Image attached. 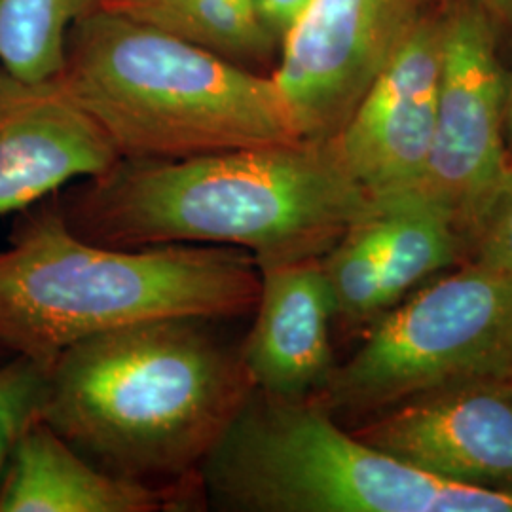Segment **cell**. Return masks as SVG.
<instances>
[{
	"label": "cell",
	"mask_w": 512,
	"mask_h": 512,
	"mask_svg": "<svg viewBox=\"0 0 512 512\" xmlns=\"http://www.w3.org/2000/svg\"><path fill=\"white\" fill-rule=\"evenodd\" d=\"M310 0H253L256 14L272 37H283Z\"/></svg>",
	"instance_id": "obj_20"
},
{
	"label": "cell",
	"mask_w": 512,
	"mask_h": 512,
	"mask_svg": "<svg viewBox=\"0 0 512 512\" xmlns=\"http://www.w3.org/2000/svg\"><path fill=\"white\" fill-rule=\"evenodd\" d=\"M122 158L63 76L29 82L0 69V217Z\"/></svg>",
	"instance_id": "obj_11"
},
{
	"label": "cell",
	"mask_w": 512,
	"mask_h": 512,
	"mask_svg": "<svg viewBox=\"0 0 512 512\" xmlns=\"http://www.w3.org/2000/svg\"><path fill=\"white\" fill-rule=\"evenodd\" d=\"M165 492L110 475L44 420L33 423L0 478V512H156Z\"/></svg>",
	"instance_id": "obj_13"
},
{
	"label": "cell",
	"mask_w": 512,
	"mask_h": 512,
	"mask_svg": "<svg viewBox=\"0 0 512 512\" xmlns=\"http://www.w3.org/2000/svg\"><path fill=\"white\" fill-rule=\"evenodd\" d=\"M505 141H507L509 158H512V71L507 74V122H505Z\"/></svg>",
	"instance_id": "obj_22"
},
{
	"label": "cell",
	"mask_w": 512,
	"mask_h": 512,
	"mask_svg": "<svg viewBox=\"0 0 512 512\" xmlns=\"http://www.w3.org/2000/svg\"><path fill=\"white\" fill-rule=\"evenodd\" d=\"M258 289L260 272L247 251L110 247L78 236L61 211H44L0 253V346L50 368L61 351L109 330L245 315Z\"/></svg>",
	"instance_id": "obj_3"
},
{
	"label": "cell",
	"mask_w": 512,
	"mask_h": 512,
	"mask_svg": "<svg viewBox=\"0 0 512 512\" xmlns=\"http://www.w3.org/2000/svg\"><path fill=\"white\" fill-rule=\"evenodd\" d=\"M444 10L425 12L330 139L372 202L418 188L433 147Z\"/></svg>",
	"instance_id": "obj_9"
},
{
	"label": "cell",
	"mask_w": 512,
	"mask_h": 512,
	"mask_svg": "<svg viewBox=\"0 0 512 512\" xmlns=\"http://www.w3.org/2000/svg\"><path fill=\"white\" fill-rule=\"evenodd\" d=\"M425 12V0H310L270 74L296 137L334 139Z\"/></svg>",
	"instance_id": "obj_8"
},
{
	"label": "cell",
	"mask_w": 512,
	"mask_h": 512,
	"mask_svg": "<svg viewBox=\"0 0 512 512\" xmlns=\"http://www.w3.org/2000/svg\"><path fill=\"white\" fill-rule=\"evenodd\" d=\"M222 512H512V492L463 486L359 439L315 399L253 389L198 469Z\"/></svg>",
	"instance_id": "obj_5"
},
{
	"label": "cell",
	"mask_w": 512,
	"mask_h": 512,
	"mask_svg": "<svg viewBox=\"0 0 512 512\" xmlns=\"http://www.w3.org/2000/svg\"><path fill=\"white\" fill-rule=\"evenodd\" d=\"M61 211L110 247L213 245L256 266L323 258L372 211L330 141L232 148L179 160L122 158Z\"/></svg>",
	"instance_id": "obj_1"
},
{
	"label": "cell",
	"mask_w": 512,
	"mask_h": 512,
	"mask_svg": "<svg viewBox=\"0 0 512 512\" xmlns=\"http://www.w3.org/2000/svg\"><path fill=\"white\" fill-rule=\"evenodd\" d=\"M105 6L236 63L264 54L274 40L251 0H109Z\"/></svg>",
	"instance_id": "obj_15"
},
{
	"label": "cell",
	"mask_w": 512,
	"mask_h": 512,
	"mask_svg": "<svg viewBox=\"0 0 512 512\" xmlns=\"http://www.w3.org/2000/svg\"><path fill=\"white\" fill-rule=\"evenodd\" d=\"M365 342L313 397L366 420L440 387L512 376V275L476 262L374 319Z\"/></svg>",
	"instance_id": "obj_6"
},
{
	"label": "cell",
	"mask_w": 512,
	"mask_h": 512,
	"mask_svg": "<svg viewBox=\"0 0 512 512\" xmlns=\"http://www.w3.org/2000/svg\"><path fill=\"white\" fill-rule=\"evenodd\" d=\"M255 321L239 344L251 384L281 399H313L336 370L334 300L321 258L260 266Z\"/></svg>",
	"instance_id": "obj_12"
},
{
	"label": "cell",
	"mask_w": 512,
	"mask_h": 512,
	"mask_svg": "<svg viewBox=\"0 0 512 512\" xmlns=\"http://www.w3.org/2000/svg\"><path fill=\"white\" fill-rule=\"evenodd\" d=\"M467 262L512 275V158L465 236Z\"/></svg>",
	"instance_id": "obj_19"
},
{
	"label": "cell",
	"mask_w": 512,
	"mask_h": 512,
	"mask_svg": "<svg viewBox=\"0 0 512 512\" xmlns=\"http://www.w3.org/2000/svg\"><path fill=\"white\" fill-rule=\"evenodd\" d=\"M251 2H253V0H251Z\"/></svg>",
	"instance_id": "obj_23"
},
{
	"label": "cell",
	"mask_w": 512,
	"mask_h": 512,
	"mask_svg": "<svg viewBox=\"0 0 512 512\" xmlns=\"http://www.w3.org/2000/svg\"><path fill=\"white\" fill-rule=\"evenodd\" d=\"M486 12L492 16L495 23L511 25L512 27V0H478Z\"/></svg>",
	"instance_id": "obj_21"
},
{
	"label": "cell",
	"mask_w": 512,
	"mask_h": 512,
	"mask_svg": "<svg viewBox=\"0 0 512 512\" xmlns=\"http://www.w3.org/2000/svg\"><path fill=\"white\" fill-rule=\"evenodd\" d=\"M351 431L442 480L512 492V376L440 387Z\"/></svg>",
	"instance_id": "obj_10"
},
{
	"label": "cell",
	"mask_w": 512,
	"mask_h": 512,
	"mask_svg": "<svg viewBox=\"0 0 512 512\" xmlns=\"http://www.w3.org/2000/svg\"><path fill=\"white\" fill-rule=\"evenodd\" d=\"M50 368L16 355L0 366V478L27 429L42 420Z\"/></svg>",
	"instance_id": "obj_18"
},
{
	"label": "cell",
	"mask_w": 512,
	"mask_h": 512,
	"mask_svg": "<svg viewBox=\"0 0 512 512\" xmlns=\"http://www.w3.org/2000/svg\"><path fill=\"white\" fill-rule=\"evenodd\" d=\"M494 31V19L478 0H454L444 8L433 147L412 190L444 209L463 239L509 164L507 74Z\"/></svg>",
	"instance_id": "obj_7"
},
{
	"label": "cell",
	"mask_w": 512,
	"mask_h": 512,
	"mask_svg": "<svg viewBox=\"0 0 512 512\" xmlns=\"http://www.w3.org/2000/svg\"><path fill=\"white\" fill-rule=\"evenodd\" d=\"M107 2L0 0V69L29 82L61 76L74 25Z\"/></svg>",
	"instance_id": "obj_16"
},
{
	"label": "cell",
	"mask_w": 512,
	"mask_h": 512,
	"mask_svg": "<svg viewBox=\"0 0 512 512\" xmlns=\"http://www.w3.org/2000/svg\"><path fill=\"white\" fill-rule=\"evenodd\" d=\"M224 319L167 317L57 355L42 420L110 475L162 490L198 475L255 389Z\"/></svg>",
	"instance_id": "obj_2"
},
{
	"label": "cell",
	"mask_w": 512,
	"mask_h": 512,
	"mask_svg": "<svg viewBox=\"0 0 512 512\" xmlns=\"http://www.w3.org/2000/svg\"><path fill=\"white\" fill-rule=\"evenodd\" d=\"M368 220L380 249L387 310L423 279L465 260L458 224L416 192L372 202Z\"/></svg>",
	"instance_id": "obj_14"
},
{
	"label": "cell",
	"mask_w": 512,
	"mask_h": 512,
	"mask_svg": "<svg viewBox=\"0 0 512 512\" xmlns=\"http://www.w3.org/2000/svg\"><path fill=\"white\" fill-rule=\"evenodd\" d=\"M61 76L126 160L300 141L272 76L110 6L74 25Z\"/></svg>",
	"instance_id": "obj_4"
},
{
	"label": "cell",
	"mask_w": 512,
	"mask_h": 512,
	"mask_svg": "<svg viewBox=\"0 0 512 512\" xmlns=\"http://www.w3.org/2000/svg\"><path fill=\"white\" fill-rule=\"evenodd\" d=\"M368 215L357 220L321 258L334 300L336 321L348 325L374 321L387 310L380 249Z\"/></svg>",
	"instance_id": "obj_17"
}]
</instances>
